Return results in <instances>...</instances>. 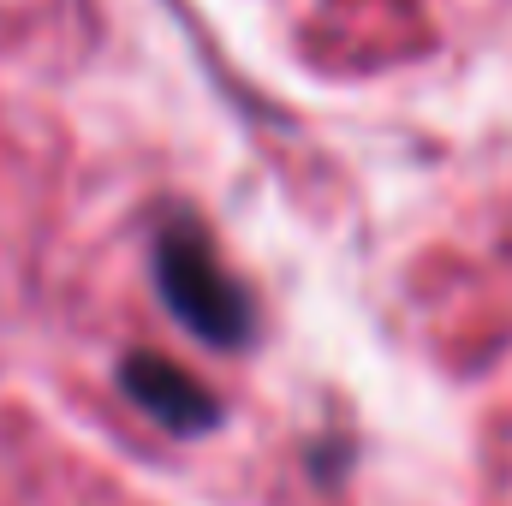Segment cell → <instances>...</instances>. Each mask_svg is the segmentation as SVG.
Masks as SVG:
<instances>
[{"mask_svg": "<svg viewBox=\"0 0 512 506\" xmlns=\"http://www.w3.org/2000/svg\"><path fill=\"white\" fill-rule=\"evenodd\" d=\"M149 274H155V292L167 304V316L197 334L203 346H221V352H239L251 340V298L245 286L233 280V268L221 262L215 239L191 221V215H167L155 227V245H149Z\"/></svg>", "mask_w": 512, "mask_h": 506, "instance_id": "6da1fadb", "label": "cell"}, {"mask_svg": "<svg viewBox=\"0 0 512 506\" xmlns=\"http://www.w3.org/2000/svg\"><path fill=\"white\" fill-rule=\"evenodd\" d=\"M120 387L137 411H149L161 429L173 435H209L221 423V405L191 370H179L173 358H155V352H131L120 364Z\"/></svg>", "mask_w": 512, "mask_h": 506, "instance_id": "7a4b0ae2", "label": "cell"}]
</instances>
